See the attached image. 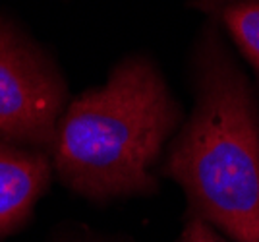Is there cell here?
Wrapping results in <instances>:
<instances>
[{
	"instance_id": "1",
	"label": "cell",
	"mask_w": 259,
	"mask_h": 242,
	"mask_svg": "<svg viewBox=\"0 0 259 242\" xmlns=\"http://www.w3.org/2000/svg\"><path fill=\"white\" fill-rule=\"evenodd\" d=\"M190 72L194 110L168 143L161 173L184 190L188 217L234 242H259V99L209 18Z\"/></svg>"
},
{
	"instance_id": "4",
	"label": "cell",
	"mask_w": 259,
	"mask_h": 242,
	"mask_svg": "<svg viewBox=\"0 0 259 242\" xmlns=\"http://www.w3.org/2000/svg\"><path fill=\"white\" fill-rule=\"evenodd\" d=\"M53 175L49 153L0 138V242L31 219Z\"/></svg>"
},
{
	"instance_id": "6",
	"label": "cell",
	"mask_w": 259,
	"mask_h": 242,
	"mask_svg": "<svg viewBox=\"0 0 259 242\" xmlns=\"http://www.w3.org/2000/svg\"><path fill=\"white\" fill-rule=\"evenodd\" d=\"M176 242H228L223 238V234L213 229L209 223L197 219V217H188L186 227H184L180 238Z\"/></svg>"
},
{
	"instance_id": "5",
	"label": "cell",
	"mask_w": 259,
	"mask_h": 242,
	"mask_svg": "<svg viewBox=\"0 0 259 242\" xmlns=\"http://www.w3.org/2000/svg\"><path fill=\"white\" fill-rule=\"evenodd\" d=\"M188 6L221 27L251 66L259 84V0H190Z\"/></svg>"
},
{
	"instance_id": "7",
	"label": "cell",
	"mask_w": 259,
	"mask_h": 242,
	"mask_svg": "<svg viewBox=\"0 0 259 242\" xmlns=\"http://www.w3.org/2000/svg\"><path fill=\"white\" fill-rule=\"evenodd\" d=\"M53 242H120V240L95 234V232L87 231L85 227H83V229H77V231L76 229H70V231L60 232Z\"/></svg>"
},
{
	"instance_id": "2",
	"label": "cell",
	"mask_w": 259,
	"mask_h": 242,
	"mask_svg": "<svg viewBox=\"0 0 259 242\" xmlns=\"http://www.w3.org/2000/svg\"><path fill=\"white\" fill-rule=\"evenodd\" d=\"M184 122V110L151 56H124L107 82L62 112L51 149L58 180L81 198L151 196L155 167Z\"/></svg>"
},
{
	"instance_id": "3",
	"label": "cell",
	"mask_w": 259,
	"mask_h": 242,
	"mask_svg": "<svg viewBox=\"0 0 259 242\" xmlns=\"http://www.w3.org/2000/svg\"><path fill=\"white\" fill-rule=\"evenodd\" d=\"M68 103V84L53 56L0 16V138L51 155Z\"/></svg>"
}]
</instances>
